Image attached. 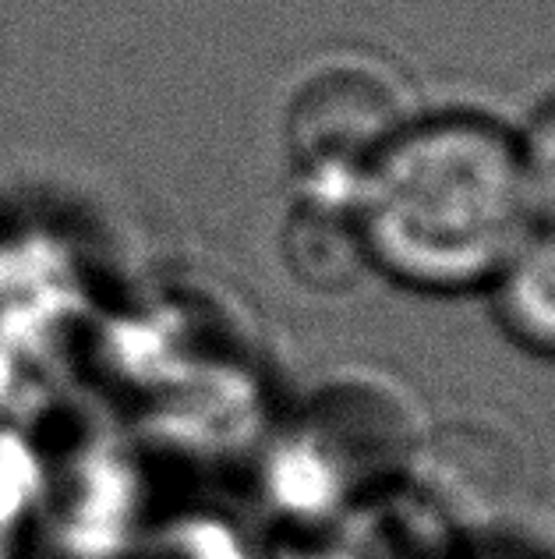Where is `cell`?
Returning a JSON list of instances; mask_svg holds the SVG:
<instances>
[{"instance_id": "obj_1", "label": "cell", "mask_w": 555, "mask_h": 559, "mask_svg": "<svg viewBox=\"0 0 555 559\" xmlns=\"http://www.w3.org/2000/svg\"><path fill=\"white\" fill-rule=\"evenodd\" d=\"M361 185L369 259L414 287L460 290L495 280L531 234L520 150L481 117L407 124Z\"/></svg>"}, {"instance_id": "obj_2", "label": "cell", "mask_w": 555, "mask_h": 559, "mask_svg": "<svg viewBox=\"0 0 555 559\" xmlns=\"http://www.w3.org/2000/svg\"><path fill=\"white\" fill-rule=\"evenodd\" d=\"M403 128L397 90L378 71L350 64L318 75L290 117L298 164L329 195L340 185L364 181Z\"/></svg>"}, {"instance_id": "obj_3", "label": "cell", "mask_w": 555, "mask_h": 559, "mask_svg": "<svg viewBox=\"0 0 555 559\" xmlns=\"http://www.w3.org/2000/svg\"><path fill=\"white\" fill-rule=\"evenodd\" d=\"M492 284L506 333L534 355L555 358V227L528 234Z\"/></svg>"}, {"instance_id": "obj_4", "label": "cell", "mask_w": 555, "mask_h": 559, "mask_svg": "<svg viewBox=\"0 0 555 559\" xmlns=\"http://www.w3.org/2000/svg\"><path fill=\"white\" fill-rule=\"evenodd\" d=\"M520 164L531 210L548 216V224L555 227V99L538 114L528 142L520 145Z\"/></svg>"}]
</instances>
